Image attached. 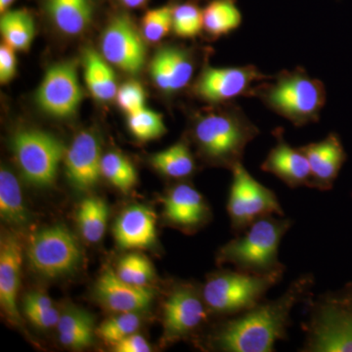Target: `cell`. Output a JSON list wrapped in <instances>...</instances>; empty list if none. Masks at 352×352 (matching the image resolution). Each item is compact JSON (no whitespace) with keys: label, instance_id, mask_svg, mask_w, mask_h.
I'll return each instance as SVG.
<instances>
[{"label":"cell","instance_id":"6da1fadb","mask_svg":"<svg viewBox=\"0 0 352 352\" xmlns=\"http://www.w3.org/2000/svg\"><path fill=\"white\" fill-rule=\"evenodd\" d=\"M314 285L312 274H303L294 280L280 298L263 300L242 314L226 317L210 335L212 349L226 352L274 351L277 340L288 339L292 310L307 300Z\"/></svg>","mask_w":352,"mask_h":352},{"label":"cell","instance_id":"7a4b0ae2","mask_svg":"<svg viewBox=\"0 0 352 352\" xmlns=\"http://www.w3.org/2000/svg\"><path fill=\"white\" fill-rule=\"evenodd\" d=\"M259 129L236 104H217L198 113L191 124V136L201 156L208 163L232 170L242 163L245 147Z\"/></svg>","mask_w":352,"mask_h":352},{"label":"cell","instance_id":"3957f363","mask_svg":"<svg viewBox=\"0 0 352 352\" xmlns=\"http://www.w3.org/2000/svg\"><path fill=\"white\" fill-rule=\"evenodd\" d=\"M252 97L300 127L318 122L327 94L320 80L311 78L305 69L298 67L258 82L252 89Z\"/></svg>","mask_w":352,"mask_h":352},{"label":"cell","instance_id":"277c9868","mask_svg":"<svg viewBox=\"0 0 352 352\" xmlns=\"http://www.w3.org/2000/svg\"><path fill=\"white\" fill-rule=\"evenodd\" d=\"M293 226L289 219L275 215L261 217L222 245L217 254L219 263H230L236 270L249 274L283 277L286 266L279 261V247Z\"/></svg>","mask_w":352,"mask_h":352},{"label":"cell","instance_id":"5b68a950","mask_svg":"<svg viewBox=\"0 0 352 352\" xmlns=\"http://www.w3.org/2000/svg\"><path fill=\"white\" fill-rule=\"evenodd\" d=\"M308 320L305 352H352V282L305 300Z\"/></svg>","mask_w":352,"mask_h":352},{"label":"cell","instance_id":"8992f818","mask_svg":"<svg viewBox=\"0 0 352 352\" xmlns=\"http://www.w3.org/2000/svg\"><path fill=\"white\" fill-rule=\"evenodd\" d=\"M282 278L276 275L261 276L238 270L219 271L208 278L201 295L210 314L226 318L263 302L267 292Z\"/></svg>","mask_w":352,"mask_h":352},{"label":"cell","instance_id":"52a82bcc","mask_svg":"<svg viewBox=\"0 0 352 352\" xmlns=\"http://www.w3.org/2000/svg\"><path fill=\"white\" fill-rule=\"evenodd\" d=\"M12 150L25 179L39 188L50 187L56 179L64 157L61 141L48 132L22 129L14 134Z\"/></svg>","mask_w":352,"mask_h":352},{"label":"cell","instance_id":"ba28073f","mask_svg":"<svg viewBox=\"0 0 352 352\" xmlns=\"http://www.w3.org/2000/svg\"><path fill=\"white\" fill-rule=\"evenodd\" d=\"M232 182L229 189L227 212L234 232L239 235L256 220L267 215L284 217V210L274 191L252 177L239 163L231 170Z\"/></svg>","mask_w":352,"mask_h":352},{"label":"cell","instance_id":"9c48e42d","mask_svg":"<svg viewBox=\"0 0 352 352\" xmlns=\"http://www.w3.org/2000/svg\"><path fill=\"white\" fill-rule=\"evenodd\" d=\"M30 265L41 276L55 278L78 267L82 250L68 228L62 226L41 229L32 236L27 251Z\"/></svg>","mask_w":352,"mask_h":352},{"label":"cell","instance_id":"30bf717a","mask_svg":"<svg viewBox=\"0 0 352 352\" xmlns=\"http://www.w3.org/2000/svg\"><path fill=\"white\" fill-rule=\"evenodd\" d=\"M270 76L264 75L254 65L229 68L206 67L193 87V94L207 103H229L238 97H252V89Z\"/></svg>","mask_w":352,"mask_h":352},{"label":"cell","instance_id":"8fae6325","mask_svg":"<svg viewBox=\"0 0 352 352\" xmlns=\"http://www.w3.org/2000/svg\"><path fill=\"white\" fill-rule=\"evenodd\" d=\"M210 314L201 291L191 285H177L163 305V340L166 344L186 339L208 321Z\"/></svg>","mask_w":352,"mask_h":352},{"label":"cell","instance_id":"7c38bea8","mask_svg":"<svg viewBox=\"0 0 352 352\" xmlns=\"http://www.w3.org/2000/svg\"><path fill=\"white\" fill-rule=\"evenodd\" d=\"M144 36L126 13H117L111 18L101 36V54L122 71L138 75L146 60Z\"/></svg>","mask_w":352,"mask_h":352},{"label":"cell","instance_id":"4fadbf2b","mask_svg":"<svg viewBox=\"0 0 352 352\" xmlns=\"http://www.w3.org/2000/svg\"><path fill=\"white\" fill-rule=\"evenodd\" d=\"M82 99L76 65L72 61L60 62L50 67L36 94L38 107L58 119L75 115Z\"/></svg>","mask_w":352,"mask_h":352},{"label":"cell","instance_id":"5bb4252c","mask_svg":"<svg viewBox=\"0 0 352 352\" xmlns=\"http://www.w3.org/2000/svg\"><path fill=\"white\" fill-rule=\"evenodd\" d=\"M196 67L193 50L182 45H166L155 53L150 63V75L161 91L175 95L188 87Z\"/></svg>","mask_w":352,"mask_h":352},{"label":"cell","instance_id":"9a60e30c","mask_svg":"<svg viewBox=\"0 0 352 352\" xmlns=\"http://www.w3.org/2000/svg\"><path fill=\"white\" fill-rule=\"evenodd\" d=\"M100 143L94 133L82 131L76 136L65 155L66 175L74 188L87 191L102 176Z\"/></svg>","mask_w":352,"mask_h":352},{"label":"cell","instance_id":"2e32d148","mask_svg":"<svg viewBox=\"0 0 352 352\" xmlns=\"http://www.w3.org/2000/svg\"><path fill=\"white\" fill-rule=\"evenodd\" d=\"M94 294L104 307L116 314H139L148 309L155 298L154 291L149 287L127 283L110 268L104 271L97 280Z\"/></svg>","mask_w":352,"mask_h":352},{"label":"cell","instance_id":"e0dca14e","mask_svg":"<svg viewBox=\"0 0 352 352\" xmlns=\"http://www.w3.org/2000/svg\"><path fill=\"white\" fill-rule=\"evenodd\" d=\"M300 149L307 157L311 170L310 188L320 191L332 189L347 159L340 136L331 132L323 140L302 146Z\"/></svg>","mask_w":352,"mask_h":352},{"label":"cell","instance_id":"ac0fdd59","mask_svg":"<svg viewBox=\"0 0 352 352\" xmlns=\"http://www.w3.org/2000/svg\"><path fill=\"white\" fill-rule=\"evenodd\" d=\"M273 135L276 138V145L261 164V170L276 176L289 188L309 187L311 170L305 155L300 148L296 149L285 140L281 127L275 129Z\"/></svg>","mask_w":352,"mask_h":352},{"label":"cell","instance_id":"d6986e66","mask_svg":"<svg viewBox=\"0 0 352 352\" xmlns=\"http://www.w3.org/2000/svg\"><path fill=\"white\" fill-rule=\"evenodd\" d=\"M22 245L13 234H6L0 241V305L9 320L21 323L18 293L21 283Z\"/></svg>","mask_w":352,"mask_h":352},{"label":"cell","instance_id":"ffe728a7","mask_svg":"<svg viewBox=\"0 0 352 352\" xmlns=\"http://www.w3.org/2000/svg\"><path fill=\"white\" fill-rule=\"evenodd\" d=\"M164 214L173 226L191 231L208 221L210 208L195 187L182 183L173 187L164 197Z\"/></svg>","mask_w":352,"mask_h":352},{"label":"cell","instance_id":"44dd1931","mask_svg":"<svg viewBox=\"0 0 352 352\" xmlns=\"http://www.w3.org/2000/svg\"><path fill=\"white\" fill-rule=\"evenodd\" d=\"M156 214L146 206L134 205L120 214L113 227V236L120 249L144 250L157 240Z\"/></svg>","mask_w":352,"mask_h":352},{"label":"cell","instance_id":"7402d4cb","mask_svg":"<svg viewBox=\"0 0 352 352\" xmlns=\"http://www.w3.org/2000/svg\"><path fill=\"white\" fill-rule=\"evenodd\" d=\"M51 24L67 36H78L92 25L100 0H39Z\"/></svg>","mask_w":352,"mask_h":352},{"label":"cell","instance_id":"603a6c76","mask_svg":"<svg viewBox=\"0 0 352 352\" xmlns=\"http://www.w3.org/2000/svg\"><path fill=\"white\" fill-rule=\"evenodd\" d=\"M85 85L96 100L106 102L115 98L117 78L111 64L100 53L87 48L83 55Z\"/></svg>","mask_w":352,"mask_h":352},{"label":"cell","instance_id":"cb8c5ba5","mask_svg":"<svg viewBox=\"0 0 352 352\" xmlns=\"http://www.w3.org/2000/svg\"><path fill=\"white\" fill-rule=\"evenodd\" d=\"M242 20L237 0H210L204 7L203 31L217 39L237 30Z\"/></svg>","mask_w":352,"mask_h":352},{"label":"cell","instance_id":"d4e9b609","mask_svg":"<svg viewBox=\"0 0 352 352\" xmlns=\"http://www.w3.org/2000/svg\"><path fill=\"white\" fill-rule=\"evenodd\" d=\"M0 32L4 43L16 51L29 50L36 34V21L31 11L14 9L2 14Z\"/></svg>","mask_w":352,"mask_h":352},{"label":"cell","instance_id":"484cf974","mask_svg":"<svg viewBox=\"0 0 352 352\" xmlns=\"http://www.w3.org/2000/svg\"><path fill=\"white\" fill-rule=\"evenodd\" d=\"M0 217L13 226H23L29 221L19 182L4 168L0 170Z\"/></svg>","mask_w":352,"mask_h":352},{"label":"cell","instance_id":"4316f807","mask_svg":"<svg viewBox=\"0 0 352 352\" xmlns=\"http://www.w3.org/2000/svg\"><path fill=\"white\" fill-rule=\"evenodd\" d=\"M152 166L155 170L173 179H183L195 173L196 162L185 142H177L168 149L153 155Z\"/></svg>","mask_w":352,"mask_h":352},{"label":"cell","instance_id":"83f0119b","mask_svg":"<svg viewBox=\"0 0 352 352\" xmlns=\"http://www.w3.org/2000/svg\"><path fill=\"white\" fill-rule=\"evenodd\" d=\"M107 204L98 197H88L80 203L76 212L78 228L89 243L99 242L107 228Z\"/></svg>","mask_w":352,"mask_h":352},{"label":"cell","instance_id":"f1b7e54d","mask_svg":"<svg viewBox=\"0 0 352 352\" xmlns=\"http://www.w3.org/2000/svg\"><path fill=\"white\" fill-rule=\"evenodd\" d=\"M173 4V32L178 38H194L203 32L201 0H176Z\"/></svg>","mask_w":352,"mask_h":352},{"label":"cell","instance_id":"f546056e","mask_svg":"<svg viewBox=\"0 0 352 352\" xmlns=\"http://www.w3.org/2000/svg\"><path fill=\"white\" fill-rule=\"evenodd\" d=\"M101 171L102 176L124 193H129L138 182V173L133 164L119 153L103 155Z\"/></svg>","mask_w":352,"mask_h":352},{"label":"cell","instance_id":"4dcf8cb0","mask_svg":"<svg viewBox=\"0 0 352 352\" xmlns=\"http://www.w3.org/2000/svg\"><path fill=\"white\" fill-rule=\"evenodd\" d=\"M127 126L132 135L140 141L154 140L166 132L163 116L147 108L127 115Z\"/></svg>","mask_w":352,"mask_h":352},{"label":"cell","instance_id":"1f68e13d","mask_svg":"<svg viewBox=\"0 0 352 352\" xmlns=\"http://www.w3.org/2000/svg\"><path fill=\"white\" fill-rule=\"evenodd\" d=\"M141 319L138 312H124L104 321L96 333L104 342L113 346L120 340L138 332Z\"/></svg>","mask_w":352,"mask_h":352},{"label":"cell","instance_id":"d6a6232c","mask_svg":"<svg viewBox=\"0 0 352 352\" xmlns=\"http://www.w3.org/2000/svg\"><path fill=\"white\" fill-rule=\"evenodd\" d=\"M116 273L120 279L136 286H148L154 278L151 261L138 252H132L122 258Z\"/></svg>","mask_w":352,"mask_h":352},{"label":"cell","instance_id":"836d02e7","mask_svg":"<svg viewBox=\"0 0 352 352\" xmlns=\"http://www.w3.org/2000/svg\"><path fill=\"white\" fill-rule=\"evenodd\" d=\"M142 36L149 43H159L173 31V4L150 9L141 21Z\"/></svg>","mask_w":352,"mask_h":352},{"label":"cell","instance_id":"e575fe53","mask_svg":"<svg viewBox=\"0 0 352 352\" xmlns=\"http://www.w3.org/2000/svg\"><path fill=\"white\" fill-rule=\"evenodd\" d=\"M118 105L127 115L138 112L145 107L146 96L142 85L138 82H126L118 88Z\"/></svg>","mask_w":352,"mask_h":352},{"label":"cell","instance_id":"d590c367","mask_svg":"<svg viewBox=\"0 0 352 352\" xmlns=\"http://www.w3.org/2000/svg\"><path fill=\"white\" fill-rule=\"evenodd\" d=\"M58 333L69 332L78 329L94 328V321L91 315L80 308H67L60 314L57 324Z\"/></svg>","mask_w":352,"mask_h":352},{"label":"cell","instance_id":"8d00e7d4","mask_svg":"<svg viewBox=\"0 0 352 352\" xmlns=\"http://www.w3.org/2000/svg\"><path fill=\"white\" fill-rule=\"evenodd\" d=\"M16 50L6 43L0 46V82L6 85L13 80L17 71Z\"/></svg>","mask_w":352,"mask_h":352},{"label":"cell","instance_id":"74e56055","mask_svg":"<svg viewBox=\"0 0 352 352\" xmlns=\"http://www.w3.org/2000/svg\"><path fill=\"white\" fill-rule=\"evenodd\" d=\"M94 328L80 329L69 332L59 333V340L65 346L73 349H83L94 342Z\"/></svg>","mask_w":352,"mask_h":352},{"label":"cell","instance_id":"f35d334b","mask_svg":"<svg viewBox=\"0 0 352 352\" xmlns=\"http://www.w3.org/2000/svg\"><path fill=\"white\" fill-rule=\"evenodd\" d=\"M113 351L116 352H149L151 351V346L148 344L147 340L134 333L129 337L120 340L117 344H113Z\"/></svg>","mask_w":352,"mask_h":352},{"label":"cell","instance_id":"ab89813d","mask_svg":"<svg viewBox=\"0 0 352 352\" xmlns=\"http://www.w3.org/2000/svg\"><path fill=\"white\" fill-rule=\"evenodd\" d=\"M23 305H24L25 314L44 311L54 307L50 296L38 292H32L25 295Z\"/></svg>","mask_w":352,"mask_h":352},{"label":"cell","instance_id":"60d3db41","mask_svg":"<svg viewBox=\"0 0 352 352\" xmlns=\"http://www.w3.org/2000/svg\"><path fill=\"white\" fill-rule=\"evenodd\" d=\"M32 324L41 329H50L57 326L59 321L60 314L56 308L52 307L44 311L32 312V314H25Z\"/></svg>","mask_w":352,"mask_h":352},{"label":"cell","instance_id":"b9f144b4","mask_svg":"<svg viewBox=\"0 0 352 352\" xmlns=\"http://www.w3.org/2000/svg\"><path fill=\"white\" fill-rule=\"evenodd\" d=\"M118 1L127 9H142L149 3L150 0H118Z\"/></svg>","mask_w":352,"mask_h":352},{"label":"cell","instance_id":"7bdbcfd3","mask_svg":"<svg viewBox=\"0 0 352 352\" xmlns=\"http://www.w3.org/2000/svg\"><path fill=\"white\" fill-rule=\"evenodd\" d=\"M15 1L16 0H0V12L6 13Z\"/></svg>","mask_w":352,"mask_h":352}]
</instances>
